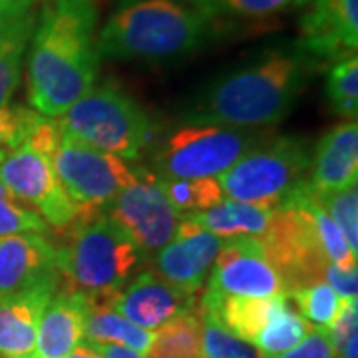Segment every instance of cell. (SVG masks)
<instances>
[{
	"instance_id": "obj_1",
	"label": "cell",
	"mask_w": 358,
	"mask_h": 358,
	"mask_svg": "<svg viewBox=\"0 0 358 358\" xmlns=\"http://www.w3.org/2000/svg\"><path fill=\"white\" fill-rule=\"evenodd\" d=\"M317 66L296 40L265 48L213 80L181 120L241 129L275 126L291 112Z\"/></svg>"
},
{
	"instance_id": "obj_2",
	"label": "cell",
	"mask_w": 358,
	"mask_h": 358,
	"mask_svg": "<svg viewBox=\"0 0 358 358\" xmlns=\"http://www.w3.org/2000/svg\"><path fill=\"white\" fill-rule=\"evenodd\" d=\"M30 42L28 100L40 115L60 117L96 84V8L44 4Z\"/></svg>"
},
{
	"instance_id": "obj_3",
	"label": "cell",
	"mask_w": 358,
	"mask_h": 358,
	"mask_svg": "<svg viewBox=\"0 0 358 358\" xmlns=\"http://www.w3.org/2000/svg\"><path fill=\"white\" fill-rule=\"evenodd\" d=\"M213 26L187 0H124L96 38L112 60L164 62L201 48Z\"/></svg>"
},
{
	"instance_id": "obj_4",
	"label": "cell",
	"mask_w": 358,
	"mask_h": 358,
	"mask_svg": "<svg viewBox=\"0 0 358 358\" xmlns=\"http://www.w3.org/2000/svg\"><path fill=\"white\" fill-rule=\"evenodd\" d=\"M141 261L136 245L103 211L76 219L64 245L56 247L58 275L90 303L112 301Z\"/></svg>"
},
{
	"instance_id": "obj_5",
	"label": "cell",
	"mask_w": 358,
	"mask_h": 358,
	"mask_svg": "<svg viewBox=\"0 0 358 358\" xmlns=\"http://www.w3.org/2000/svg\"><path fill=\"white\" fill-rule=\"evenodd\" d=\"M58 128L66 140L122 159H140L154 138V124L148 112L112 82L90 90L60 115Z\"/></svg>"
},
{
	"instance_id": "obj_6",
	"label": "cell",
	"mask_w": 358,
	"mask_h": 358,
	"mask_svg": "<svg viewBox=\"0 0 358 358\" xmlns=\"http://www.w3.org/2000/svg\"><path fill=\"white\" fill-rule=\"evenodd\" d=\"M313 164L310 145L301 136L261 140L217 178L223 197L277 209L307 183Z\"/></svg>"
},
{
	"instance_id": "obj_7",
	"label": "cell",
	"mask_w": 358,
	"mask_h": 358,
	"mask_svg": "<svg viewBox=\"0 0 358 358\" xmlns=\"http://www.w3.org/2000/svg\"><path fill=\"white\" fill-rule=\"evenodd\" d=\"M261 140L255 129L181 124L155 141L150 166L159 179L219 178Z\"/></svg>"
},
{
	"instance_id": "obj_8",
	"label": "cell",
	"mask_w": 358,
	"mask_h": 358,
	"mask_svg": "<svg viewBox=\"0 0 358 358\" xmlns=\"http://www.w3.org/2000/svg\"><path fill=\"white\" fill-rule=\"evenodd\" d=\"M52 166L76 207V219L102 213L117 193L138 179V167L126 159L66 138L52 155Z\"/></svg>"
},
{
	"instance_id": "obj_9",
	"label": "cell",
	"mask_w": 358,
	"mask_h": 358,
	"mask_svg": "<svg viewBox=\"0 0 358 358\" xmlns=\"http://www.w3.org/2000/svg\"><path fill=\"white\" fill-rule=\"evenodd\" d=\"M103 213L136 245L143 261L166 247L176 235L181 215L167 201L152 171L138 167V179L106 205Z\"/></svg>"
},
{
	"instance_id": "obj_10",
	"label": "cell",
	"mask_w": 358,
	"mask_h": 358,
	"mask_svg": "<svg viewBox=\"0 0 358 358\" xmlns=\"http://www.w3.org/2000/svg\"><path fill=\"white\" fill-rule=\"evenodd\" d=\"M0 179L22 203L32 205L48 227L66 229L76 221V207L66 195L50 155L28 143L14 150H2Z\"/></svg>"
},
{
	"instance_id": "obj_11",
	"label": "cell",
	"mask_w": 358,
	"mask_h": 358,
	"mask_svg": "<svg viewBox=\"0 0 358 358\" xmlns=\"http://www.w3.org/2000/svg\"><path fill=\"white\" fill-rule=\"evenodd\" d=\"M209 289L219 294L253 299L287 294L281 275L268 263L259 239L225 241L211 267Z\"/></svg>"
},
{
	"instance_id": "obj_12",
	"label": "cell",
	"mask_w": 358,
	"mask_h": 358,
	"mask_svg": "<svg viewBox=\"0 0 358 358\" xmlns=\"http://www.w3.org/2000/svg\"><path fill=\"white\" fill-rule=\"evenodd\" d=\"M223 243V239L199 227L192 219L181 217L171 241L152 259L154 273L181 291L197 294L203 289Z\"/></svg>"
},
{
	"instance_id": "obj_13",
	"label": "cell",
	"mask_w": 358,
	"mask_h": 358,
	"mask_svg": "<svg viewBox=\"0 0 358 358\" xmlns=\"http://www.w3.org/2000/svg\"><path fill=\"white\" fill-rule=\"evenodd\" d=\"M296 42L317 62L357 54L358 0H308Z\"/></svg>"
},
{
	"instance_id": "obj_14",
	"label": "cell",
	"mask_w": 358,
	"mask_h": 358,
	"mask_svg": "<svg viewBox=\"0 0 358 358\" xmlns=\"http://www.w3.org/2000/svg\"><path fill=\"white\" fill-rule=\"evenodd\" d=\"M60 279L56 245L40 233L0 237V299L26 293L38 285Z\"/></svg>"
},
{
	"instance_id": "obj_15",
	"label": "cell",
	"mask_w": 358,
	"mask_h": 358,
	"mask_svg": "<svg viewBox=\"0 0 358 358\" xmlns=\"http://www.w3.org/2000/svg\"><path fill=\"white\" fill-rule=\"evenodd\" d=\"M199 305L195 294L169 285L154 271H141L124 291L112 299V307L145 331H157L167 320L176 319Z\"/></svg>"
},
{
	"instance_id": "obj_16",
	"label": "cell",
	"mask_w": 358,
	"mask_h": 358,
	"mask_svg": "<svg viewBox=\"0 0 358 358\" xmlns=\"http://www.w3.org/2000/svg\"><path fill=\"white\" fill-rule=\"evenodd\" d=\"M90 301L74 289L56 291L40 317L36 345L28 358H66L84 341Z\"/></svg>"
},
{
	"instance_id": "obj_17",
	"label": "cell",
	"mask_w": 358,
	"mask_h": 358,
	"mask_svg": "<svg viewBox=\"0 0 358 358\" xmlns=\"http://www.w3.org/2000/svg\"><path fill=\"white\" fill-rule=\"evenodd\" d=\"M58 281L0 299V358H28L36 345L40 317L58 291Z\"/></svg>"
},
{
	"instance_id": "obj_18",
	"label": "cell",
	"mask_w": 358,
	"mask_h": 358,
	"mask_svg": "<svg viewBox=\"0 0 358 358\" xmlns=\"http://www.w3.org/2000/svg\"><path fill=\"white\" fill-rule=\"evenodd\" d=\"M358 126L355 120L333 128L322 136L310 164L313 192H341L357 185Z\"/></svg>"
},
{
	"instance_id": "obj_19",
	"label": "cell",
	"mask_w": 358,
	"mask_h": 358,
	"mask_svg": "<svg viewBox=\"0 0 358 358\" xmlns=\"http://www.w3.org/2000/svg\"><path fill=\"white\" fill-rule=\"evenodd\" d=\"M275 209H263L255 205L223 199L217 205L181 217L192 219L205 231L217 235L223 241L233 239H261L271 225Z\"/></svg>"
},
{
	"instance_id": "obj_20",
	"label": "cell",
	"mask_w": 358,
	"mask_h": 358,
	"mask_svg": "<svg viewBox=\"0 0 358 358\" xmlns=\"http://www.w3.org/2000/svg\"><path fill=\"white\" fill-rule=\"evenodd\" d=\"M279 296V294H277ZM277 296L271 299H253V296H231L219 294L207 289L203 299L199 301L201 307L207 308L215 319L235 336L247 343H255L257 336L265 329L268 317L273 313Z\"/></svg>"
},
{
	"instance_id": "obj_21",
	"label": "cell",
	"mask_w": 358,
	"mask_h": 358,
	"mask_svg": "<svg viewBox=\"0 0 358 358\" xmlns=\"http://www.w3.org/2000/svg\"><path fill=\"white\" fill-rule=\"evenodd\" d=\"M84 338L92 345L128 346L136 352L148 355L154 343V333L122 317L112 307V301H96L90 303L84 322Z\"/></svg>"
},
{
	"instance_id": "obj_22",
	"label": "cell",
	"mask_w": 358,
	"mask_h": 358,
	"mask_svg": "<svg viewBox=\"0 0 358 358\" xmlns=\"http://www.w3.org/2000/svg\"><path fill=\"white\" fill-rule=\"evenodd\" d=\"M211 26L257 22L305 6L308 0H187Z\"/></svg>"
},
{
	"instance_id": "obj_23",
	"label": "cell",
	"mask_w": 358,
	"mask_h": 358,
	"mask_svg": "<svg viewBox=\"0 0 358 358\" xmlns=\"http://www.w3.org/2000/svg\"><path fill=\"white\" fill-rule=\"evenodd\" d=\"M145 358H203L199 305L154 331V343Z\"/></svg>"
},
{
	"instance_id": "obj_24",
	"label": "cell",
	"mask_w": 358,
	"mask_h": 358,
	"mask_svg": "<svg viewBox=\"0 0 358 358\" xmlns=\"http://www.w3.org/2000/svg\"><path fill=\"white\" fill-rule=\"evenodd\" d=\"M308 331H310V324L296 313V308L291 307L289 296L279 294L273 313L268 317V322L253 345L259 348L263 357H275L299 345L307 336Z\"/></svg>"
},
{
	"instance_id": "obj_25",
	"label": "cell",
	"mask_w": 358,
	"mask_h": 358,
	"mask_svg": "<svg viewBox=\"0 0 358 358\" xmlns=\"http://www.w3.org/2000/svg\"><path fill=\"white\" fill-rule=\"evenodd\" d=\"M155 179L159 189L166 193L167 201L173 205L179 215L199 213L225 199L217 178Z\"/></svg>"
},
{
	"instance_id": "obj_26",
	"label": "cell",
	"mask_w": 358,
	"mask_h": 358,
	"mask_svg": "<svg viewBox=\"0 0 358 358\" xmlns=\"http://www.w3.org/2000/svg\"><path fill=\"white\" fill-rule=\"evenodd\" d=\"M305 203H307L308 213H310V217H313V223H315V229H317L320 247H322V253L327 257V261L336 265V267L343 268L358 267V255L350 251V247L346 243L345 235H343L341 229L336 227V223L331 219V215L324 211V207L319 203V199H317V195L313 192V187H308Z\"/></svg>"
},
{
	"instance_id": "obj_27",
	"label": "cell",
	"mask_w": 358,
	"mask_h": 358,
	"mask_svg": "<svg viewBox=\"0 0 358 358\" xmlns=\"http://www.w3.org/2000/svg\"><path fill=\"white\" fill-rule=\"evenodd\" d=\"M201 355L203 358H263L259 348L235 336L207 308L201 307Z\"/></svg>"
},
{
	"instance_id": "obj_28",
	"label": "cell",
	"mask_w": 358,
	"mask_h": 358,
	"mask_svg": "<svg viewBox=\"0 0 358 358\" xmlns=\"http://www.w3.org/2000/svg\"><path fill=\"white\" fill-rule=\"evenodd\" d=\"M287 296L296 307V313L307 320L310 327L327 329L341 308V299L324 281L310 282L289 291Z\"/></svg>"
},
{
	"instance_id": "obj_29",
	"label": "cell",
	"mask_w": 358,
	"mask_h": 358,
	"mask_svg": "<svg viewBox=\"0 0 358 358\" xmlns=\"http://www.w3.org/2000/svg\"><path fill=\"white\" fill-rule=\"evenodd\" d=\"M327 96L333 110L355 120L358 114V60L357 54L336 60L327 74Z\"/></svg>"
},
{
	"instance_id": "obj_30",
	"label": "cell",
	"mask_w": 358,
	"mask_h": 358,
	"mask_svg": "<svg viewBox=\"0 0 358 358\" xmlns=\"http://www.w3.org/2000/svg\"><path fill=\"white\" fill-rule=\"evenodd\" d=\"M319 203L331 215L336 227L345 235L346 243L352 253L358 251V189L357 185L346 187L341 192L317 193ZM358 255V253H357Z\"/></svg>"
},
{
	"instance_id": "obj_31",
	"label": "cell",
	"mask_w": 358,
	"mask_h": 358,
	"mask_svg": "<svg viewBox=\"0 0 358 358\" xmlns=\"http://www.w3.org/2000/svg\"><path fill=\"white\" fill-rule=\"evenodd\" d=\"M46 221L30 207H26L0 179V237L16 233H48Z\"/></svg>"
},
{
	"instance_id": "obj_32",
	"label": "cell",
	"mask_w": 358,
	"mask_h": 358,
	"mask_svg": "<svg viewBox=\"0 0 358 358\" xmlns=\"http://www.w3.org/2000/svg\"><path fill=\"white\" fill-rule=\"evenodd\" d=\"M32 34L0 36V108H6L18 88L26 44Z\"/></svg>"
},
{
	"instance_id": "obj_33",
	"label": "cell",
	"mask_w": 358,
	"mask_h": 358,
	"mask_svg": "<svg viewBox=\"0 0 358 358\" xmlns=\"http://www.w3.org/2000/svg\"><path fill=\"white\" fill-rule=\"evenodd\" d=\"M40 120L42 115L38 112L22 106L0 108V152L22 145L32 134V129L38 126Z\"/></svg>"
},
{
	"instance_id": "obj_34",
	"label": "cell",
	"mask_w": 358,
	"mask_h": 358,
	"mask_svg": "<svg viewBox=\"0 0 358 358\" xmlns=\"http://www.w3.org/2000/svg\"><path fill=\"white\" fill-rule=\"evenodd\" d=\"M36 0H0V36L32 34Z\"/></svg>"
},
{
	"instance_id": "obj_35",
	"label": "cell",
	"mask_w": 358,
	"mask_h": 358,
	"mask_svg": "<svg viewBox=\"0 0 358 358\" xmlns=\"http://www.w3.org/2000/svg\"><path fill=\"white\" fill-rule=\"evenodd\" d=\"M263 358H333V350H331L324 329L310 327L307 336L299 345L293 346L291 350L281 352V355H275V357Z\"/></svg>"
},
{
	"instance_id": "obj_36",
	"label": "cell",
	"mask_w": 358,
	"mask_h": 358,
	"mask_svg": "<svg viewBox=\"0 0 358 358\" xmlns=\"http://www.w3.org/2000/svg\"><path fill=\"white\" fill-rule=\"evenodd\" d=\"M322 281L327 282L341 301H357L358 296V267L343 268L329 263L324 268Z\"/></svg>"
},
{
	"instance_id": "obj_37",
	"label": "cell",
	"mask_w": 358,
	"mask_h": 358,
	"mask_svg": "<svg viewBox=\"0 0 358 358\" xmlns=\"http://www.w3.org/2000/svg\"><path fill=\"white\" fill-rule=\"evenodd\" d=\"M103 358H145V355L136 352L128 346L120 345H94Z\"/></svg>"
},
{
	"instance_id": "obj_38",
	"label": "cell",
	"mask_w": 358,
	"mask_h": 358,
	"mask_svg": "<svg viewBox=\"0 0 358 358\" xmlns=\"http://www.w3.org/2000/svg\"><path fill=\"white\" fill-rule=\"evenodd\" d=\"M48 6H56V8H78V10H90L96 8L94 0H44Z\"/></svg>"
},
{
	"instance_id": "obj_39",
	"label": "cell",
	"mask_w": 358,
	"mask_h": 358,
	"mask_svg": "<svg viewBox=\"0 0 358 358\" xmlns=\"http://www.w3.org/2000/svg\"><path fill=\"white\" fill-rule=\"evenodd\" d=\"M66 358H103V357L98 352V348L92 345V343L82 341V343H80V345H78Z\"/></svg>"
}]
</instances>
